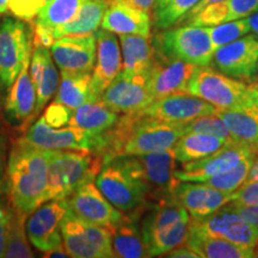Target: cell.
I'll use <instances>...</instances> for the list:
<instances>
[{"mask_svg":"<svg viewBox=\"0 0 258 258\" xmlns=\"http://www.w3.org/2000/svg\"><path fill=\"white\" fill-rule=\"evenodd\" d=\"M154 55L170 60H180L195 66H208L214 49L207 27L184 25L165 29L153 40Z\"/></svg>","mask_w":258,"mask_h":258,"instance_id":"5b68a950","label":"cell"},{"mask_svg":"<svg viewBox=\"0 0 258 258\" xmlns=\"http://www.w3.org/2000/svg\"><path fill=\"white\" fill-rule=\"evenodd\" d=\"M160 2H163V0H157V2H156V4H157V3H160Z\"/></svg>","mask_w":258,"mask_h":258,"instance_id":"6f0895ef","label":"cell"},{"mask_svg":"<svg viewBox=\"0 0 258 258\" xmlns=\"http://www.w3.org/2000/svg\"><path fill=\"white\" fill-rule=\"evenodd\" d=\"M190 220L177 222L163 230L143 235L145 245H146L147 257L161 256L179 245L184 244L188 237Z\"/></svg>","mask_w":258,"mask_h":258,"instance_id":"d6a6232c","label":"cell"},{"mask_svg":"<svg viewBox=\"0 0 258 258\" xmlns=\"http://www.w3.org/2000/svg\"><path fill=\"white\" fill-rule=\"evenodd\" d=\"M111 2H122L125 3V4L133 6L135 9L141 10V11L147 12V14H151L154 5H156L157 0H108V3Z\"/></svg>","mask_w":258,"mask_h":258,"instance_id":"7dc6e473","label":"cell"},{"mask_svg":"<svg viewBox=\"0 0 258 258\" xmlns=\"http://www.w3.org/2000/svg\"><path fill=\"white\" fill-rule=\"evenodd\" d=\"M61 237L69 257L111 258V231L77 217L69 209L61 221Z\"/></svg>","mask_w":258,"mask_h":258,"instance_id":"9c48e42d","label":"cell"},{"mask_svg":"<svg viewBox=\"0 0 258 258\" xmlns=\"http://www.w3.org/2000/svg\"><path fill=\"white\" fill-rule=\"evenodd\" d=\"M182 125L184 134L188 133H203V134H211L215 137L222 138L227 141H234L232 135L228 132L227 127L224 123V121L219 117L218 115H203L200 117L194 118L189 122L180 123Z\"/></svg>","mask_w":258,"mask_h":258,"instance_id":"74e56055","label":"cell"},{"mask_svg":"<svg viewBox=\"0 0 258 258\" xmlns=\"http://www.w3.org/2000/svg\"><path fill=\"white\" fill-rule=\"evenodd\" d=\"M92 73H61L55 101L71 110L91 101L90 84Z\"/></svg>","mask_w":258,"mask_h":258,"instance_id":"1f68e13d","label":"cell"},{"mask_svg":"<svg viewBox=\"0 0 258 258\" xmlns=\"http://www.w3.org/2000/svg\"><path fill=\"white\" fill-rule=\"evenodd\" d=\"M151 37L140 35H120L122 60L121 74L125 77L146 76L154 61V48Z\"/></svg>","mask_w":258,"mask_h":258,"instance_id":"484cf974","label":"cell"},{"mask_svg":"<svg viewBox=\"0 0 258 258\" xmlns=\"http://www.w3.org/2000/svg\"><path fill=\"white\" fill-rule=\"evenodd\" d=\"M256 77H257V82H258V63H257V76Z\"/></svg>","mask_w":258,"mask_h":258,"instance_id":"9f6ffc18","label":"cell"},{"mask_svg":"<svg viewBox=\"0 0 258 258\" xmlns=\"http://www.w3.org/2000/svg\"><path fill=\"white\" fill-rule=\"evenodd\" d=\"M95 183L109 202L124 214L139 218L150 207L146 186L112 161L102 166Z\"/></svg>","mask_w":258,"mask_h":258,"instance_id":"52a82bcc","label":"cell"},{"mask_svg":"<svg viewBox=\"0 0 258 258\" xmlns=\"http://www.w3.org/2000/svg\"><path fill=\"white\" fill-rule=\"evenodd\" d=\"M186 93L196 96L217 109H233L251 103L258 96V82L246 85L221 72L199 66L190 78Z\"/></svg>","mask_w":258,"mask_h":258,"instance_id":"277c9868","label":"cell"},{"mask_svg":"<svg viewBox=\"0 0 258 258\" xmlns=\"http://www.w3.org/2000/svg\"><path fill=\"white\" fill-rule=\"evenodd\" d=\"M49 2L50 0H10L8 11L14 17L30 23Z\"/></svg>","mask_w":258,"mask_h":258,"instance_id":"ab89813d","label":"cell"},{"mask_svg":"<svg viewBox=\"0 0 258 258\" xmlns=\"http://www.w3.org/2000/svg\"><path fill=\"white\" fill-rule=\"evenodd\" d=\"M173 195L194 220L207 218L233 200V192L222 191L205 183L183 180L176 186Z\"/></svg>","mask_w":258,"mask_h":258,"instance_id":"ffe728a7","label":"cell"},{"mask_svg":"<svg viewBox=\"0 0 258 258\" xmlns=\"http://www.w3.org/2000/svg\"><path fill=\"white\" fill-rule=\"evenodd\" d=\"M21 139L42 150L84 151L101 157L105 145L104 134H92L72 125L51 127L47 123L43 116L35 121Z\"/></svg>","mask_w":258,"mask_h":258,"instance_id":"ba28073f","label":"cell"},{"mask_svg":"<svg viewBox=\"0 0 258 258\" xmlns=\"http://www.w3.org/2000/svg\"><path fill=\"white\" fill-rule=\"evenodd\" d=\"M110 161L146 186L151 203L175 196L173 192L180 180L175 176L177 159L172 148L143 156L116 157Z\"/></svg>","mask_w":258,"mask_h":258,"instance_id":"3957f363","label":"cell"},{"mask_svg":"<svg viewBox=\"0 0 258 258\" xmlns=\"http://www.w3.org/2000/svg\"><path fill=\"white\" fill-rule=\"evenodd\" d=\"M234 207H249L258 205V179L245 180L233 192V200L230 202Z\"/></svg>","mask_w":258,"mask_h":258,"instance_id":"60d3db41","label":"cell"},{"mask_svg":"<svg viewBox=\"0 0 258 258\" xmlns=\"http://www.w3.org/2000/svg\"><path fill=\"white\" fill-rule=\"evenodd\" d=\"M186 246L195 251L199 257L205 258H252L253 247L245 246L224 238L212 237L189 230L185 243Z\"/></svg>","mask_w":258,"mask_h":258,"instance_id":"4316f807","label":"cell"},{"mask_svg":"<svg viewBox=\"0 0 258 258\" xmlns=\"http://www.w3.org/2000/svg\"><path fill=\"white\" fill-rule=\"evenodd\" d=\"M198 67L184 61L164 59L154 55L147 82L152 101L176 93H186L189 80Z\"/></svg>","mask_w":258,"mask_h":258,"instance_id":"d6986e66","label":"cell"},{"mask_svg":"<svg viewBox=\"0 0 258 258\" xmlns=\"http://www.w3.org/2000/svg\"><path fill=\"white\" fill-rule=\"evenodd\" d=\"M12 206L8 205L0 198V258L5 257L6 241H8V231L11 217Z\"/></svg>","mask_w":258,"mask_h":258,"instance_id":"ee69618b","label":"cell"},{"mask_svg":"<svg viewBox=\"0 0 258 258\" xmlns=\"http://www.w3.org/2000/svg\"><path fill=\"white\" fill-rule=\"evenodd\" d=\"M246 21L250 25L251 31L253 32V35H256L258 37V11L249 16V17H246Z\"/></svg>","mask_w":258,"mask_h":258,"instance_id":"816d5d0a","label":"cell"},{"mask_svg":"<svg viewBox=\"0 0 258 258\" xmlns=\"http://www.w3.org/2000/svg\"><path fill=\"white\" fill-rule=\"evenodd\" d=\"M228 6L227 22L246 18L258 11V0H226Z\"/></svg>","mask_w":258,"mask_h":258,"instance_id":"b9f144b4","label":"cell"},{"mask_svg":"<svg viewBox=\"0 0 258 258\" xmlns=\"http://www.w3.org/2000/svg\"><path fill=\"white\" fill-rule=\"evenodd\" d=\"M234 141L258 151V96L251 103L233 109H217Z\"/></svg>","mask_w":258,"mask_h":258,"instance_id":"cb8c5ba5","label":"cell"},{"mask_svg":"<svg viewBox=\"0 0 258 258\" xmlns=\"http://www.w3.org/2000/svg\"><path fill=\"white\" fill-rule=\"evenodd\" d=\"M254 157H256V154H250V156L245 157L231 170L212 177L203 183L215 189L222 190V191L234 192L241 184H244L245 180L249 177Z\"/></svg>","mask_w":258,"mask_h":258,"instance_id":"d590c367","label":"cell"},{"mask_svg":"<svg viewBox=\"0 0 258 258\" xmlns=\"http://www.w3.org/2000/svg\"><path fill=\"white\" fill-rule=\"evenodd\" d=\"M199 2L200 0H163L157 3L153 8L154 24L161 30L179 24Z\"/></svg>","mask_w":258,"mask_h":258,"instance_id":"e575fe53","label":"cell"},{"mask_svg":"<svg viewBox=\"0 0 258 258\" xmlns=\"http://www.w3.org/2000/svg\"><path fill=\"white\" fill-rule=\"evenodd\" d=\"M8 139L0 133V190L4 188L8 175Z\"/></svg>","mask_w":258,"mask_h":258,"instance_id":"f6af8a7d","label":"cell"},{"mask_svg":"<svg viewBox=\"0 0 258 258\" xmlns=\"http://www.w3.org/2000/svg\"><path fill=\"white\" fill-rule=\"evenodd\" d=\"M29 66L30 61L24 64L17 79L9 89L5 99V117L14 127H23L28 124V122L36 118L35 112L37 105V92L32 83Z\"/></svg>","mask_w":258,"mask_h":258,"instance_id":"44dd1931","label":"cell"},{"mask_svg":"<svg viewBox=\"0 0 258 258\" xmlns=\"http://www.w3.org/2000/svg\"><path fill=\"white\" fill-rule=\"evenodd\" d=\"M95 35L97 54L90 84V97L91 101H101L103 92L121 73L122 56L120 41L114 32L102 28L98 29Z\"/></svg>","mask_w":258,"mask_h":258,"instance_id":"2e32d148","label":"cell"},{"mask_svg":"<svg viewBox=\"0 0 258 258\" xmlns=\"http://www.w3.org/2000/svg\"><path fill=\"white\" fill-rule=\"evenodd\" d=\"M72 111L73 110H71L67 106L60 104V103L54 102L48 106L43 117L44 120L47 121V123L50 124L51 127H64V125H69Z\"/></svg>","mask_w":258,"mask_h":258,"instance_id":"7bdbcfd3","label":"cell"},{"mask_svg":"<svg viewBox=\"0 0 258 258\" xmlns=\"http://www.w3.org/2000/svg\"><path fill=\"white\" fill-rule=\"evenodd\" d=\"M227 143H231V141L215 137V135L188 133L182 135L177 140L175 146L172 147V151L177 161L183 164L207 157Z\"/></svg>","mask_w":258,"mask_h":258,"instance_id":"4dcf8cb0","label":"cell"},{"mask_svg":"<svg viewBox=\"0 0 258 258\" xmlns=\"http://www.w3.org/2000/svg\"><path fill=\"white\" fill-rule=\"evenodd\" d=\"M108 6V0H84L76 17L51 32V41L69 35L95 34L102 25Z\"/></svg>","mask_w":258,"mask_h":258,"instance_id":"f1b7e54d","label":"cell"},{"mask_svg":"<svg viewBox=\"0 0 258 258\" xmlns=\"http://www.w3.org/2000/svg\"><path fill=\"white\" fill-rule=\"evenodd\" d=\"M189 230L212 237L224 238L253 249L258 244V228L244 220L228 203L207 218L200 220L191 219Z\"/></svg>","mask_w":258,"mask_h":258,"instance_id":"7c38bea8","label":"cell"},{"mask_svg":"<svg viewBox=\"0 0 258 258\" xmlns=\"http://www.w3.org/2000/svg\"><path fill=\"white\" fill-rule=\"evenodd\" d=\"M144 116L169 123H184L203 115L215 114L217 108L189 93H176L156 99L143 110Z\"/></svg>","mask_w":258,"mask_h":258,"instance_id":"e0dca14e","label":"cell"},{"mask_svg":"<svg viewBox=\"0 0 258 258\" xmlns=\"http://www.w3.org/2000/svg\"><path fill=\"white\" fill-rule=\"evenodd\" d=\"M50 151L18 139L10 151L8 185L10 203L24 215L43 203L47 188Z\"/></svg>","mask_w":258,"mask_h":258,"instance_id":"6da1fadb","label":"cell"},{"mask_svg":"<svg viewBox=\"0 0 258 258\" xmlns=\"http://www.w3.org/2000/svg\"><path fill=\"white\" fill-rule=\"evenodd\" d=\"M207 30L211 36L213 49L215 51L219 48L247 35L251 29L246 18H241L237 21L225 22V23L215 25V27H207Z\"/></svg>","mask_w":258,"mask_h":258,"instance_id":"8d00e7d4","label":"cell"},{"mask_svg":"<svg viewBox=\"0 0 258 258\" xmlns=\"http://www.w3.org/2000/svg\"><path fill=\"white\" fill-rule=\"evenodd\" d=\"M252 179H258V153L254 157L252 166H251L249 177H247L246 180H252Z\"/></svg>","mask_w":258,"mask_h":258,"instance_id":"f5cc1de1","label":"cell"},{"mask_svg":"<svg viewBox=\"0 0 258 258\" xmlns=\"http://www.w3.org/2000/svg\"><path fill=\"white\" fill-rule=\"evenodd\" d=\"M70 209L77 217L112 231L125 214L115 208L96 185L95 180L79 186L67 198Z\"/></svg>","mask_w":258,"mask_h":258,"instance_id":"5bb4252c","label":"cell"},{"mask_svg":"<svg viewBox=\"0 0 258 258\" xmlns=\"http://www.w3.org/2000/svg\"><path fill=\"white\" fill-rule=\"evenodd\" d=\"M147 82L148 74L125 77L120 73L103 92L101 101L117 114L124 115L143 110L153 102Z\"/></svg>","mask_w":258,"mask_h":258,"instance_id":"ac0fdd59","label":"cell"},{"mask_svg":"<svg viewBox=\"0 0 258 258\" xmlns=\"http://www.w3.org/2000/svg\"><path fill=\"white\" fill-rule=\"evenodd\" d=\"M167 257H173V258H199V254L195 251L186 246L185 244L179 245V246L175 247L165 254Z\"/></svg>","mask_w":258,"mask_h":258,"instance_id":"c3c4849f","label":"cell"},{"mask_svg":"<svg viewBox=\"0 0 258 258\" xmlns=\"http://www.w3.org/2000/svg\"><path fill=\"white\" fill-rule=\"evenodd\" d=\"M257 153L258 151L253 147L231 141L207 157L183 163L182 169H176L175 176L183 182L203 183L212 177L231 170L245 157Z\"/></svg>","mask_w":258,"mask_h":258,"instance_id":"8fae6325","label":"cell"},{"mask_svg":"<svg viewBox=\"0 0 258 258\" xmlns=\"http://www.w3.org/2000/svg\"><path fill=\"white\" fill-rule=\"evenodd\" d=\"M104 161L84 151H50L43 202L67 199L85 183L95 180Z\"/></svg>","mask_w":258,"mask_h":258,"instance_id":"7a4b0ae2","label":"cell"},{"mask_svg":"<svg viewBox=\"0 0 258 258\" xmlns=\"http://www.w3.org/2000/svg\"><path fill=\"white\" fill-rule=\"evenodd\" d=\"M230 205V203H228ZM231 206V205H230ZM238 214L240 215L244 220L250 222L251 225L258 228V205L257 206H249V207H234L231 206Z\"/></svg>","mask_w":258,"mask_h":258,"instance_id":"bcb514c9","label":"cell"},{"mask_svg":"<svg viewBox=\"0 0 258 258\" xmlns=\"http://www.w3.org/2000/svg\"><path fill=\"white\" fill-rule=\"evenodd\" d=\"M118 120L120 116L117 112L111 110L102 101H89L74 109L69 125L101 135L110 131Z\"/></svg>","mask_w":258,"mask_h":258,"instance_id":"83f0119b","label":"cell"},{"mask_svg":"<svg viewBox=\"0 0 258 258\" xmlns=\"http://www.w3.org/2000/svg\"><path fill=\"white\" fill-rule=\"evenodd\" d=\"M61 73H92L96 63L95 34L69 35L57 38L49 47Z\"/></svg>","mask_w":258,"mask_h":258,"instance_id":"9a60e30c","label":"cell"},{"mask_svg":"<svg viewBox=\"0 0 258 258\" xmlns=\"http://www.w3.org/2000/svg\"><path fill=\"white\" fill-rule=\"evenodd\" d=\"M43 253H44V257H61V258L69 257V253H67V251L64 249L63 245H61L59 247H55V249L47 251V252H43Z\"/></svg>","mask_w":258,"mask_h":258,"instance_id":"f907efd6","label":"cell"},{"mask_svg":"<svg viewBox=\"0 0 258 258\" xmlns=\"http://www.w3.org/2000/svg\"><path fill=\"white\" fill-rule=\"evenodd\" d=\"M28 215L22 214L12 207L10 217L8 241H6L5 257L9 258H30L34 256L29 245V238L25 228Z\"/></svg>","mask_w":258,"mask_h":258,"instance_id":"836d02e7","label":"cell"},{"mask_svg":"<svg viewBox=\"0 0 258 258\" xmlns=\"http://www.w3.org/2000/svg\"><path fill=\"white\" fill-rule=\"evenodd\" d=\"M227 17L228 6L227 2L225 0V2L205 6L195 15L190 16L182 22H184L186 25H194V27H215V25L227 22Z\"/></svg>","mask_w":258,"mask_h":258,"instance_id":"f35d334b","label":"cell"},{"mask_svg":"<svg viewBox=\"0 0 258 258\" xmlns=\"http://www.w3.org/2000/svg\"><path fill=\"white\" fill-rule=\"evenodd\" d=\"M9 2L10 0H0V16L6 14L9 8Z\"/></svg>","mask_w":258,"mask_h":258,"instance_id":"db71d44e","label":"cell"},{"mask_svg":"<svg viewBox=\"0 0 258 258\" xmlns=\"http://www.w3.org/2000/svg\"><path fill=\"white\" fill-rule=\"evenodd\" d=\"M101 27L117 35L151 37L150 14L122 2L109 3Z\"/></svg>","mask_w":258,"mask_h":258,"instance_id":"603a6c76","label":"cell"},{"mask_svg":"<svg viewBox=\"0 0 258 258\" xmlns=\"http://www.w3.org/2000/svg\"><path fill=\"white\" fill-rule=\"evenodd\" d=\"M34 31L29 24L14 16L0 19V91L8 92L30 61Z\"/></svg>","mask_w":258,"mask_h":258,"instance_id":"8992f818","label":"cell"},{"mask_svg":"<svg viewBox=\"0 0 258 258\" xmlns=\"http://www.w3.org/2000/svg\"><path fill=\"white\" fill-rule=\"evenodd\" d=\"M69 209L67 199L49 200L28 215L25 228L32 246L41 252H47L63 245L60 228Z\"/></svg>","mask_w":258,"mask_h":258,"instance_id":"30bf717a","label":"cell"},{"mask_svg":"<svg viewBox=\"0 0 258 258\" xmlns=\"http://www.w3.org/2000/svg\"><path fill=\"white\" fill-rule=\"evenodd\" d=\"M214 66L221 73L241 82H254L258 63V37L245 35L215 50Z\"/></svg>","mask_w":258,"mask_h":258,"instance_id":"4fadbf2b","label":"cell"},{"mask_svg":"<svg viewBox=\"0 0 258 258\" xmlns=\"http://www.w3.org/2000/svg\"><path fill=\"white\" fill-rule=\"evenodd\" d=\"M254 257H258V247H257V250L254 251Z\"/></svg>","mask_w":258,"mask_h":258,"instance_id":"11a10c76","label":"cell"},{"mask_svg":"<svg viewBox=\"0 0 258 258\" xmlns=\"http://www.w3.org/2000/svg\"><path fill=\"white\" fill-rule=\"evenodd\" d=\"M138 218L125 214L123 220L111 231V247L114 257H147L141 227L137 225Z\"/></svg>","mask_w":258,"mask_h":258,"instance_id":"f546056e","label":"cell"},{"mask_svg":"<svg viewBox=\"0 0 258 258\" xmlns=\"http://www.w3.org/2000/svg\"><path fill=\"white\" fill-rule=\"evenodd\" d=\"M84 0H50L41 10L35 21L34 38L50 47L51 32L76 17Z\"/></svg>","mask_w":258,"mask_h":258,"instance_id":"d4e9b609","label":"cell"},{"mask_svg":"<svg viewBox=\"0 0 258 258\" xmlns=\"http://www.w3.org/2000/svg\"><path fill=\"white\" fill-rule=\"evenodd\" d=\"M220 2H225V0H200V2L198 3V4H196L195 6H194V8H192L191 10H190V11H189V14L186 15L185 17L182 19V21H184L185 18L190 17V16L195 15L196 12H199L200 10L205 8V6H207V5H211V4H214V3H220ZM182 21H180V22H182ZM180 22H179V23H180Z\"/></svg>","mask_w":258,"mask_h":258,"instance_id":"681fc988","label":"cell"},{"mask_svg":"<svg viewBox=\"0 0 258 258\" xmlns=\"http://www.w3.org/2000/svg\"><path fill=\"white\" fill-rule=\"evenodd\" d=\"M29 71L37 92V105L35 112L36 117L50 101L51 97L55 95L60 80L49 47L40 43L35 38Z\"/></svg>","mask_w":258,"mask_h":258,"instance_id":"7402d4cb","label":"cell"}]
</instances>
